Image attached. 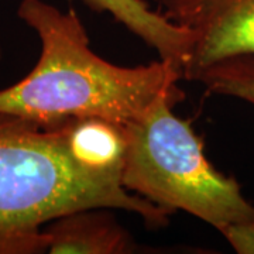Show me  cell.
<instances>
[{
    "instance_id": "obj_1",
    "label": "cell",
    "mask_w": 254,
    "mask_h": 254,
    "mask_svg": "<svg viewBox=\"0 0 254 254\" xmlns=\"http://www.w3.org/2000/svg\"><path fill=\"white\" fill-rule=\"evenodd\" d=\"M120 173L115 134L100 120L46 126L0 113V254L44 253V227L81 209H122L167 226L173 213L127 190Z\"/></svg>"
},
{
    "instance_id": "obj_2",
    "label": "cell",
    "mask_w": 254,
    "mask_h": 254,
    "mask_svg": "<svg viewBox=\"0 0 254 254\" xmlns=\"http://www.w3.org/2000/svg\"><path fill=\"white\" fill-rule=\"evenodd\" d=\"M17 16L40 38L41 53L27 76L0 89V113L46 126L100 119L126 125L160 95L178 88L173 63L120 66L93 53L81 17L44 0H21Z\"/></svg>"
},
{
    "instance_id": "obj_3",
    "label": "cell",
    "mask_w": 254,
    "mask_h": 254,
    "mask_svg": "<svg viewBox=\"0 0 254 254\" xmlns=\"http://www.w3.org/2000/svg\"><path fill=\"white\" fill-rule=\"evenodd\" d=\"M181 88L160 95L134 120L123 125L120 180L127 190L165 210L187 212L220 233L254 220V205L239 182L209 163L203 143L173 108Z\"/></svg>"
},
{
    "instance_id": "obj_4",
    "label": "cell",
    "mask_w": 254,
    "mask_h": 254,
    "mask_svg": "<svg viewBox=\"0 0 254 254\" xmlns=\"http://www.w3.org/2000/svg\"><path fill=\"white\" fill-rule=\"evenodd\" d=\"M158 11L190 34L182 78L229 57L254 54V0H155Z\"/></svg>"
},
{
    "instance_id": "obj_5",
    "label": "cell",
    "mask_w": 254,
    "mask_h": 254,
    "mask_svg": "<svg viewBox=\"0 0 254 254\" xmlns=\"http://www.w3.org/2000/svg\"><path fill=\"white\" fill-rule=\"evenodd\" d=\"M109 208L75 210L44 227L47 253L125 254L134 252L127 230L110 215Z\"/></svg>"
},
{
    "instance_id": "obj_6",
    "label": "cell",
    "mask_w": 254,
    "mask_h": 254,
    "mask_svg": "<svg viewBox=\"0 0 254 254\" xmlns=\"http://www.w3.org/2000/svg\"><path fill=\"white\" fill-rule=\"evenodd\" d=\"M96 13H109L134 36L155 50L161 60L173 63L182 72L190 50V34L153 10L145 0H82Z\"/></svg>"
},
{
    "instance_id": "obj_7",
    "label": "cell",
    "mask_w": 254,
    "mask_h": 254,
    "mask_svg": "<svg viewBox=\"0 0 254 254\" xmlns=\"http://www.w3.org/2000/svg\"><path fill=\"white\" fill-rule=\"evenodd\" d=\"M199 82L212 95L232 96L254 106V54L229 57L199 72Z\"/></svg>"
},
{
    "instance_id": "obj_8",
    "label": "cell",
    "mask_w": 254,
    "mask_h": 254,
    "mask_svg": "<svg viewBox=\"0 0 254 254\" xmlns=\"http://www.w3.org/2000/svg\"><path fill=\"white\" fill-rule=\"evenodd\" d=\"M222 236L239 254H254V220L225 229Z\"/></svg>"
},
{
    "instance_id": "obj_9",
    "label": "cell",
    "mask_w": 254,
    "mask_h": 254,
    "mask_svg": "<svg viewBox=\"0 0 254 254\" xmlns=\"http://www.w3.org/2000/svg\"><path fill=\"white\" fill-rule=\"evenodd\" d=\"M0 58H1V48H0Z\"/></svg>"
}]
</instances>
